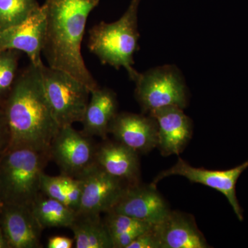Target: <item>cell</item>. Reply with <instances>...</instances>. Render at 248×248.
I'll use <instances>...</instances> for the list:
<instances>
[{"label": "cell", "mask_w": 248, "mask_h": 248, "mask_svg": "<svg viewBox=\"0 0 248 248\" xmlns=\"http://www.w3.org/2000/svg\"><path fill=\"white\" fill-rule=\"evenodd\" d=\"M127 248H159L154 226L151 229L138 236Z\"/></svg>", "instance_id": "cb8c5ba5"}, {"label": "cell", "mask_w": 248, "mask_h": 248, "mask_svg": "<svg viewBox=\"0 0 248 248\" xmlns=\"http://www.w3.org/2000/svg\"><path fill=\"white\" fill-rule=\"evenodd\" d=\"M0 223L9 248H42L40 239L43 229L31 208L4 205L0 213Z\"/></svg>", "instance_id": "5bb4252c"}, {"label": "cell", "mask_w": 248, "mask_h": 248, "mask_svg": "<svg viewBox=\"0 0 248 248\" xmlns=\"http://www.w3.org/2000/svg\"><path fill=\"white\" fill-rule=\"evenodd\" d=\"M31 211L42 229L50 228H71L78 213L66 204L50 198L41 192Z\"/></svg>", "instance_id": "d6986e66"}, {"label": "cell", "mask_w": 248, "mask_h": 248, "mask_svg": "<svg viewBox=\"0 0 248 248\" xmlns=\"http://www.w3.org/2000/svg\"><path fill=\"white\" fill-rule=\"evenodd\" d=\"M70 229L74 234L75 248H113L107 225L99 214L78 213Z\"/></svg>", "instance_id": "ac0fdd59"}, {"label": "cell", "mask_w": 248, "mask_h": 248, "mask_svg": "<svg viewBox=\"0 0 248 248\" xmlns=\"http://www.w3.org/2000/svg\"><path fill=\"white\" fill-rule=\"evenodd\" d=\"M117 107V95L112 90L99 87L91 91V99L81 122L82 133L89 137L106 140L111 122L118 113Z\"/></svg>", "instance_id": "e0dca14e"}, {"label": "cell", "mask_w": 248, "mask_h": 248, "mask_svg": "<svg viewBox=\"0 0 248 248\" xmlns=\"http://www.w3.org/2000/svg\"><path fill=\"white\" fill-rule=\"evenodd\" d=\"M79 179L82 182V197L78 213H109L130 186L110 175L97 164Z\"/></svg>", "instance_id": "9c48e42d"}, {"label": "cell", "mask_w": 248, "mask_h": 248, "mask_svg": "<svg viewBox=\"0 0 248 248\" xmlns=\"http://www.w3.org/2000/svg\"><path fill=\"white\" fill-rule=\"evenodd\" d=\"M95 161L106 172L128 185L140 184L139 154L120 142H104L97 146Z\"/></svg>", "instance_id": "2e32d148"}, {"label": "cell", "mask_w": 248, "mask_h": 248, "mask_svg": "<svg viewBox=\"0 0 248 248\" xmlns=\"http://www.w3.org/2000/svg\"><path fill=\"white\" fill-rule=\"evenodd\" d=\"M149 115L158 127L157 148L164 156L179 155L192 136V123L183 109L177 107L161 108Z\"/></svg>", "instance_id": "4fadbf2b"}, {"label": "cell", "mask_w": 248, "mask_h": 248, "mask_svg": "<svg viewBox=\"0 0 248 248\" xmlns=\"http://www.w3.org/2000/svg\"><path fill=\"white\" fill-rule=\"evenodd\" d=\"M65 186L67 204L78 213L82 197V182L79 178H73L62 174Z\"/></svg>", "instance_id": "603a6c76"}, {"label": "cell", "mask_w": 248, "mask_h": 248, "mask_svg": "<svg viewBox=\"0 0 248 248\" xmlns=\"http://www.w3.org/2000/svg\"><path fill=\"white\" fill-rule=\"evenodd\" d=\"M96 149L91 137L68 125L60 128L49 154L63 175L79 178L96 164Z\"/></svg>", "instance_id": "52a82bcc"}, {"label": "cell", "mask_w": 248, "mask_h": 248, "mask_svg": "<svg viewBox=\"0 0 248 248\" xmlns=\"http://www.w3.org/2000/svg\"><path fill=\"white\" fill-rule=\"evenodd\" d=\"M248 168V160L234 169L227 170H210L192 167L184 159L179 158L177 162L172 168L159 173L151 184L156 186L157 183L164 178L179 175L186 178L190 182L212 187L226 197L238 218L240 221H242V212L236 198L235 187L240 175Z\"/></svg>", "instance_id": "ba28073f"}, {"label": "cell", "mask_w": 248, "mask_h": 248, "mask_svg": "<svg viewBox=\"0 0 248 248\" xmlns=\"http://www.w3.org/2000/svg\"><path fill=\"white\" fill-rule=\"evenodd\" d=\"M110 212L156 225L164 221L171 210L156 186L139 184L128 186Z\"/></svg>", "instance_id": "8fae6325"}, {"label": "cell", "mask_w": 248, "mask_h": 248, "mask_svg": "<svg viewBox=\"0 0 248 248\" xmlns=\"http://www.w3.org/2000/svg\"><path fill=\"white\" fill-rule=\"evenodd\" d=\"M159 248H208L205 236L192 215L171 211L167 217L154 225Z\"/></svg>", "instance_id": "9a60e30c"}, {"label": "cell", "mask_w": 248, "mask_h": 248, "mask_svg": "<svg viewBox=\"0 0 248 248\" xmlns=\"http://www.w3.org/2000/svg\"><path fill=\"white\" fill-rule=\"evenodd\" d=\"M74 240L66 236H53L50 238L47 244L48 248H71L73 247Z\"/></svg>", "instance_id": "484cf974"}, {"label": "cell", "mask_w": 248, "mask_h": 248, "mask_svg": "<svg viewBox=\"0 0 248 248\" xmlns=\"http://www.w3.org/2000/svg\"><path fill=\"white\" fill-rule=\"evenodd\" d=\"M109 133L138 154H146L157 146V124L149 115L117 113L111 122Z\"/></svg>", "instance_id": "7c38bea8"}, {"label": "cell", "mask_w": 248, "mask_h": 248, "mask_svg": "<svg viewBox=\"0 0 248 248\" xmlns=\"http://www.w3.org/2000/svg\"><path fill=\"white\" fill-rule=\"evenodd\" d=\"M141 0H131L128 9L115 22H102L89 31L90 51L102 64L116 69L124 68L135 81L140 75L135 68L133 58L139 49L138 9Z\"/></svg>", "instance_id": "3957f363"}, {"label": "cell", "mask_w": 248, "mask_h": 248, "mask_svg": "<svg viewBox=\"0 0 248 248\" xmlns=\"http://www.w3.org/2000/svg\"><path fill=\"white\" fill-rule=\"evenodd\" d=\"M46 94L60 128L81 122L89 102V88L66 72L40 66Z\"/></svg>", "instance_id": "5b68a950"}, {"label": "cell", "mask_w": 248, "mask_h": 248, "mask_svg": "<svg viewBox=\"0 0 248 248\" xmlns=\"http://www.w3.org/2000/svg\"><path fill=\"white\" fill-rule=\"evenodd\" d=\"M48 153L9 149L0 156V196L4 205L31 208L41 194V177Z\"/></svg>", "instance_id": "277c9868"}, {"label": "cell", "mask_w": 248, "mask_h": 248, "mask_svg": "<svg viewBox=\"0 0 248 248\" xmlns=\"http://www.w3.org/2000/svg\"><path fill=\"white\" fill-rule=\"evenodd\" d=\"M41 192L46 197L67 204L65 186L61 176L52 177L42 173L41 177Z\"/></svg>", "instance_id": "7402d4cb"}, {"label": "cell", "mask_w": 248, "mask_h": 248, "mask_svg": "<svg viewBox=\"0 0 248 248\" xmlns=\"http://www.w3.org/2000/svg\"><path fill=\"white\" fill-rule=\"evenodd\" d=\"M4 206V203H3L2 200H1V196H0V213H1V209Z\"/></svg>", "instance_id": "83f0119b"}, {"label": "cell", "mask_w": 248, "mask_h": 248, "mask_svg": "<svg viewBox=\"0 0 248 248\" xmlns=\"http://www.w3.org/2000/svg\"><path fill=\"white\" fill-rule=\"evenodd\" d=\"M107 214V215L104 221L107 225L112 239L117 235L135 231V230L147 231L151 229L154 226L151 223L140 221L122 214L113 213V212H109Z\"/></svg>", "instance_id": "44dd1931"}, {"label": "cell", "mask_w": 248, "mask_h": 248, "mask_svg": "<svg viewBox=\"0 0 248 248\" xmlns=\"http://www.w3.org/2000/svg\"><path fill=\"white\" fill-rule=\"evenodd\" d=\"M46 5L40 6L25 20L0 31V53L20 50L27 54L31 63L40 66L41 53L45 45Z\"/></svg>", "instance_id": "30bf717a"}, {"label": "cell", "mask_w": 248, "mask_h": 248, "mask_svg": "<svg viewBox=\"0 0 248 248\" xmlns=\"http://www.w3.org/2000/svg\"><path fill=\"white\" fill-rule=\"evenodd\" d=\"M39 7L36 0H0V31L23 22Z\"/></svg>", "instance_id": "ffe728a7"}, {"label": "cell", "mask_w": 248, "mask_h": 248, "mask_svg": "<svg viewBox=\"0 0 248 248\" xmlns=\"http://www.w3.org/2000/svg\"><path fill=\"white\" fill-rule=\"evenodd\" d=\"M4 113L10 135L7 150L28 148L49 154L60 127L47 99L40 66L31 63L15 83Z\"/></svg>", "instance_id": "6da1fadb"}, {"label": "cell", "mask_w": 248, "mask_h": 248, "mask_svg": "<svg viewBox=\"0 0 248 248\" xmlns=\"http://www.w3.org/2000/svg\"><path fill=\"white\" fill-rule=\"evenodd\" d=\"M0 248H9L7 242H6V239H5L1 223H0Z\"/></svg>", "instance_id": "4316f807"}, {"label": "cell", "mask_w": 248, "mask_h": 248, "mask_svg": "<svg viewBox=\"0 0 248 248\" xmlns=\"http://www.w3.org/2000/svg\"><path fill=\"white\" fill-rule=\"evenodd\" d=\"M99 0H46L42 53L48 66L66 72L93 91L99 87L84 63L81 46L90 13Z\"/></svg>", "instance_id": "7a4b0ae2"}, {"label": "cell", "mask_w": 248, "mask_h": 248, "mask_svg": "<svg viewBox=\"0 0 248 248\" xmlns=\"http://www.w3.org/2000/svg\"><path fill=\"white\" fill-rule=\"evenodd\" d=\"M10 135L4 112L0 113V156L8 149Z\"/></svg>", "instance_id": "d4e9b609"}, {"label": "cell", "mask_w": 248, "mask_h": 248, "mask_svg": "<svg viewBox=\"0 0 248 248\" xmlns=\"http://www.w3.org/2000/svg\"><path fill=\"white\" fill-rule=\"evenodd\" d=\"M135 94L143 114L161 108L187 105V89L185 80L174 65L151 68L140 73L135 80Z\"/></svg>", "instance_id": "8992f818"}]
</instances>
